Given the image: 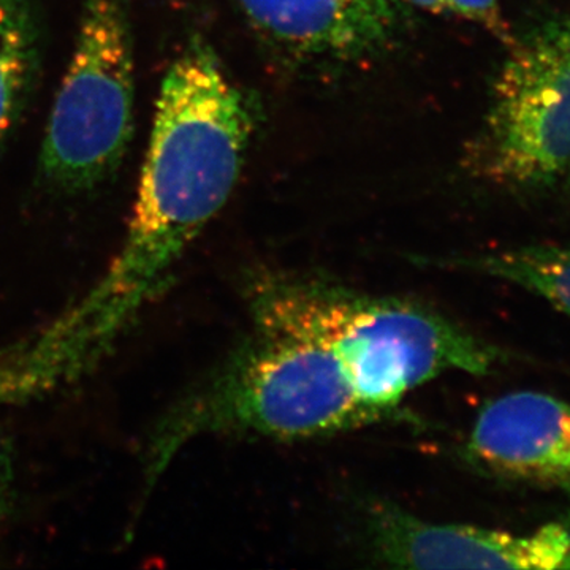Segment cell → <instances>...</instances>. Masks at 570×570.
Listing matches in <instances>:
<instances>
[{
    "label": "cell",
    "instance_id": "6da1fadb",
    "mask_svg": "<svg viewBox=\"0 0 570 570\" xmlns=\"http://www.w3.org/2000/svg\"><path fill=\"white\" fill-rule=\"evenodd\" d=\"M257 127L249 97L213 48L193 39L171 63L157 99L132 217L96 284L41 326L52 365L88 376L163 294L195 236L234 193Z\"/></svg>",
    "mask_w": 570,
    "mask_h": 570
},
{
    "label": "cell",
    "instance_id": "7a4b0ae2",
    "mask_svg": "<svg viewBox=\"0 0 570 570\" xmlns=\"http://www.w3.org/2000/svg\"><path fill=\"white\" fill-rule=\"evenodd\" d=\"M250 324L273 326L328 348L382 419L409 393L449 373L487 376L498 348L407 298L356 292L324 277L264 273L246 288Z\"/></svg>",
    "mask_w": 570,
    "mask_h": 570
},
{
    "label": "cell",
    "instance_id": "3957f363",
    "mask_svg": "<svg viewBox=\"0 0 570 570\" xmlns=\"http://www.w3.org/2000/svg\"><path fill=\"white\" fill-rule=\"evenodd\" d=\"M335 355L307 337L250 324L246 340L157 420L142 452V497L198 438L298 441L382 422Z\"/></svg>",
    "mask_w": 570,
    "mask_h": 570
},
{
    "label": "cell",
    "instance_id": "277c9868",
    "mask_svg": "<svg viewBox=\"0 0 570 570\" xmlns=\"http://www.w3.org/2000/svg\"><path fill=\"white\" fill-rule=\"evenodd\" d=\"M134 63L129 0H85L41 146V178L52 189L89 193L118 170L134 130Z\"/></svg>",
    "mask_w": 570,
    "mask_h": 570
},
{
    "label": "cell",
    "instance_id": "5b68a950",
    "mask_svg": "<svg viewBox=\"0 0 570 570\" xmlns=\"http://www.w3.org/2000/svg\"><path fill=\"white\" fill-rule=\"evenodd\" d=\"M508 45L468 165L498 186L540 189L570 174V11Z\"/></svg>",
    "mask_w": 570,
    "mask_h": 570
},
{
    "label": "cell",
    "instance_id": "8992f818",
    "mask_svg": "<svg viewBox=\"0 0 570 570\" xmlns=\"http://www.w3.org/2000/svg\"><path fill=\"white\" fill-rule=\"evenodd\" d=\"M379 560L407 569H570V528L550 523L528 534L430 523L393 505L367 519Z\"/></svg>",
    "mask_w": 570,
    "mask_h": 570
},
{
    "label": "cell",
    "instance_id": "52a82bcc",
    "mask_svg": "<svg viewBox=\"0 0 570 570\" xmlns=\"http://www.w3.org/2000/svg\"><path fill=\"white\" fill-rule=\"evenodd\" d=\"M254 31L295 61L356 63L390 51L406 26L400 0H232Z\"/></svg>",
    "mask_w": 570,
    "mask_h": 570
},
{
    "label": "cell",
    "instance_id": "ba28073f",
    "mask_svg": "<svg viewBox=\"0 0 570 570\" xmlns=\"http://www.w3.org/2000/svg\"><path fill=\"white\" fill-rule=\"evenodd\" d=\"M475 466L502 478L570 485V404L512 392L480 409L466 442Z\"/></svg>",
    "mask_w": 570,
    "mask_h": 570
},
{
    "label": "cell",
    "instance_id": "9c48e42d",
    "mask_svg": "<svg viewBox=\"0 0 570 570\" xmlns=\"http://www.w3.org/2000/svg\"><path fill=\"white\" fill-rule=\"evenodd\" d=\"M40 33L32 0H0V149L31 96Z\"/></svg>",
    "mask_w": 570,
    "mask_h": 570
},
{
    "label": "cell",
    "instance_id": "30bf717a",
    "mask_svg": "<svg viewBox=\"0 0 570 570\" xmlns=\"http://www.w3.org/2000/svg\"><path fill=\"white\" fill-rule=\"evenodd\" d=\"M455 265L519 285L570 317V246H520L463 258Z\"/></svg>",
    "mask_w": 570,
    "mask_h": 570
},
{
    "label": "cell",
    "instance_id": "8fae6325",
    "mask_svg": "<svg viewBox=\"0 0 570 570\" xmlns=\"http://www.w3.org/2000/svg\"><path fill=\"white\" fill-rule=\"evenodd\" d=\"M404 7H417L430 13L445 14L483 26L501 39L512 40L502 9V0H400Z\"/></svg>",
    "mask_w": 570,
    "mask_h": 570
},
{
    "label": "cell",
    "instance_id": "7c38bea8",
    "mask_svg": "<svg viewBox=\"0 0 570 570\" xmlns=\"http://www.w3.org/2000/svg\"><path fill=\"white\" fill-rule=\"evenodd\" d=\"M14 485V456L10 442L0 433V521L9 512Z\"/></svg>",
    "mask_w": 570,
    "mask_h": 570
},
{
    "label": "cell",
    "instance_id": "4fadbf2b",
    "mask_svg": "<svg viewBox=\"0 0 570 570\" xmlns=\"http://www.w3.org/2000/svg\"><path fill=\"white\" fill-rule=\"evenodd\" d=\"M564 491H566V493H568V497H569V513H568V519H566L564 521H566V523H568V527L570 528V485Z\"/></svg>",
    "mask_w": 570,
    "mask_h": 570
},
{
    "label": "cell",
    "instance_id": "5bb4252c",
    "mask_svg": "<svg viewBox=\"0 0 570 570\" xmlns=\"http://www.w3.org/2000/svg\"><path fill=\"white\" fill-rule=\"evenodd\" d=\"M566 179H568V183L570 184V174L568 175V178H566Z\"/></svg>",
    "mask_w": 570,
    "mask_h": 570
}]
</instances>
